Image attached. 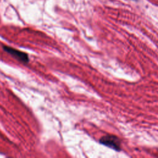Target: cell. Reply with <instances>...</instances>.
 <instances>
[{
	"label": "cell",
	"mask_w": 158,
	"mask_h": 158,
	"mask_svg": "<svg viewBox=\"0 0 158 158\" xmlns=\"http://www.w3.org/2000/svg\"><path fill=\"white\" fill-rule=\"evenodd\" d=\"M2 48L6 52L10 54L20 62L23 63H28L29 62V57L27 53L8 46H3Z\"/></svg>",
	"instance_id": "7a4b0ae2"
},
{
	"label": "cell",
	"mask_w": 158,
	"mask_h": 158,
	"mask_svg": "<svg viewBox=\"0 0 158 158\" xmlns=\"http://www.w3.org/2000/svg\"><path fill=\"white\" fill-rule=\"evenodd\" d=\"M132 1H137V0H132Z\"/></svg>",
	"instance_id": "3957f363"
},
{
	"label": "cell",
	"mask_w": 158,
	"mask_h": 158,
	"mask_svg": "<svg viewBox=\"0 0 158 158\" xmlns=\"http://www.w3.org/2000/svg\"><path fill=\"white\" fill-rule=\"evenodd\" d=\"M101 144L107 146L115 151H120L121 148V143L118 138L114 135H107L99 139Z\"/></svg>",
	"instance_id": "6da1fadb"
}]
</instances>
